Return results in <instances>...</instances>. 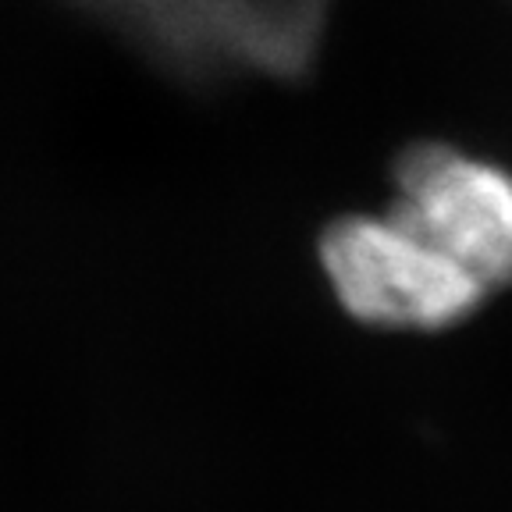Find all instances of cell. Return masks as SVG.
Returning a JSON list of instances; mask_svg holds the SVG:
<instances>
[{
	"instance_id": "6da1fadb",
	"label": "cell",
	"mask_w": 512,
	"mask_h": 512,
	"mask_svg": "<svg viewBox=\"0 0 512 512\" xmlns=\"http://www.w3.org/2000/svg\"><path fill=\"white\" fill-rule=\"evenodd\" d=\"M317 267L345 317L374 331L438 335L488 306L491 292L392 210H349L317 235Z\"/></svg>"
},
{
	"instance_id": "7a4b0ae2",
	"label": "cell",
	"mask_w": 512,
	"mask_h": 512,
	"mask_svg": "<svg viewBox=\"0 0 512 512\" xmlns=\"http://www.w3.org/2000/svg\"><path fill=\"white\" fill-rule=\"evenodd\" d=\"M491 296L512 288V171L456 143H413L392 164L388 207Z\"/></svg>"
}]
</instances>
